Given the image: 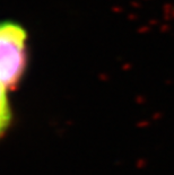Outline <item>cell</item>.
Wrapping results in <instances>:
<instances>
[{
  "label": "cell",
  "mask_w": 174,
  "mask_h": 175,
  "mask_svg": "<svg viewBox=\"0 0 174 175\" xmlns=\"http://www.w3.org/2000/svg\"><path fill=\"white\" fill-rule=\"evenodd\" d=\"M11 107L8 97V88L0 84V138L7 132L11 123Z\"/></svg>",
  "instance_id": "cell-2"
},
{
  "label": "cell",
  "mask_w": 174,
  "mask_h": 175,
  "mask_svg": "<svg viewBox=\"0 0 174 175\" xmlns=\"http://www.w3.org/2000/svg\"><path fill=\"white\" fill-rule=\"evenodd\" d=\"M27 57L26 30L16 21H0V84L10 89L21 82Z\"/></svg>",
  "instance_id": "cell-1"
}]
</instances>
